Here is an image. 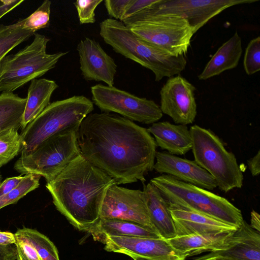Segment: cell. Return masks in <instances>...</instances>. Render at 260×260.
<instances>
[{
	"label": "cell",
	"mask_w": 260,
	"mask_h": 260,
	"mask_svg": "<svg viewBox=\"0 0 260 260\" xmlns=\"http://www.w3.org/2000/svg\"><path fill=\"white\" fill-rule=\"evenodd\" d=\"M195 87L180 75L169 78L160 90V109L177 124L192 123L197 114Z\"/></svg>",
	"instance_id": "12"
},
{
	"label": "cell",
	"mask_w": 260,
	"mask_h": 260,
	"mask_svg": "<svg viewBox=\"0 0 260 260\" xmlns=\"http://www.w3.org/2000/svg\"><path fill=\"white\" fill-rule=\"evenodd\" d=\"M156 6L122 22L140 40L173 56L186 55L194 35L191 26L179 15L156 11Z\"/></svg>",
	"instance_id": "5"
},
{
	"label": "cell",
	"mask_w": 260,
	"mask_h": 260,
	"mask_svg": "<svg viewBox=\"0 0 260 260\" xmlns=\"http://www.w3.org/2000/svg\"><path fill=\"white\" fill-rule=\"evenodd\" d=\"M108 252L149 260H185L187 255L174 249L167 240L141 237L109 236L102 242Z\"/></svg>",
	"instance_id": "13"
},
{
	"label": "cell",
	"mask_w": 260,
	"mask_h": 260,
	"mask_svg": "<svg viewBox=\"0 0 260 260\" xmlns=\"http://www.w3.org/2000/svg\"><path fill=\"white\" fill-rule=\"evenodd\" d=\"M250 226L257 232H260V215L254 210H252L250 213Z\"/></svg>",
	"instance_id": "41"
},
{
	"label": "cell",
	"mask_w": 260,
	"mask_h": 260,
	"mask_svg": "<svg viewBox=\"0 0 260 260\" xmlns=\"http://www.w3.org/2000/svg\"><path fill=\"white\" fill-rule=\"evenodd\" d=\"M51 2L46 0L31 15L24 18L23 27L35 33L49 26Z\"/></svg>",
	"instance_id": "30"
},
{
	"label": "cell",
	"mask_w": 260,
	"mask_h": 260,
	"mask_svg": "<svg viewBox=\"0 0 260 260\" xmlns=\"http://www.w3.org/2000/svg\"><path fill=\"white\" fill-rule=\"evenodd\" d=\"M100 35L116 52L151 71L156 82L179 75L186 68L184 56H173L140 40L119 20H104L100 24Z\"/></svg>",
	"instance_id": "3"
},
{
	"label": "cell",
	"mask_w": 260,
	"mask_h": 260,
	"mask_svg": "<svg viewBox=\"0 0 260 260\" xmlns=\"http://www.w3.org/2000/svg\"><path fill=\"white\" fill-rule=\"evenodd\" d=\"M189 131L194 161L212 176L218 188L226 193L241 188L244 177L236 157L225 149L219 137L196 124Z\"/></svg>",
	"instance_id": "7"
},
{
	"label": "cell",
	"mask_w": 260,
	"mask_h": 260,
	"mask_svg": "<svg viewBox=\"0 0 260 260\" xmlns=\"http://www.w3.org/2000/svg\"><path fill=\"white\" fill-rule=\"evenodd\" d=\"M58 87L53 80L35 79L28 89L21 129L35 119L49 104L51 95Z\"/></svg>",
	"instance_id": "24"
},
{
	"label": "cell",
	"mask_w": 260,
	"mask_h": 260,
	"mask_svg": "<svg viewBox=\"0 0 260 260\" xmlns=\"http://www.w3.org/2000/svg\"><path fill=\"white\" fill-rule=\"evenodd\" d=\"M242 53L241 37L236 31L212 56L199 75L205 80L237 67Z\"/></svg>",
	"instance_id": "21"
},
{
	"label": "cell",
	"mask_w": 260,
	"mask_h": 260,
	"mask_svg": "<svg viewBox=\"0 0 260 260\" xmlns=\"http://www.w3.org/2000/svg\"><path fill=\"white\" fill-rule=\"evenodd\" d=\"M41 177V176L34 174L25 175L23 180L16 187L0 197V209L17 203L27 193L38 188Z\"/></svg>",
	"instance_id": "29"
},
{
	"label": "cell",
	"mask_w": 260,
	"mask_h": 260,
	"mask_svg": "<svg viewBox=\"0 0 260 260\" xmlns=\"http://www.w3.org/2000/svg\"><path fill=\"white\" fill-rule=\"evenodd\" d=\"M153 170L183 182L207 189L217 187L212 176L194 160L182 158L167 152H156Z\"/></svg>",
	"instance_id": "16"
},
{
	"label": "cell",
	"mask_w": 260,
	"mask_h": 260,
	"mask_svg": "<svg viewBox=\"0 0 260 260\" xmlns=\"http://www.w3.org/2000/svg\"><path fill=\"white\" fill-rule=\"evenodd\" d=\"M243 66L246 73L251 75L260 70V37L251 40L245 49Z\"/></svg>",
	"instance_id": "31"
},
{
	"label": "cell",
	"mask_w": 260,
	"mask_h": 260,
	"mask_svg": "<svg viewBox=\"0 0 260 260\" xmlns=\"http://www.w3.org/2000/svg\"><path fill=\"white\" fill-rule=\"evenodd\" d=\"M80 154L116 184L144 182L153 170L156 144L144 127L115 114H88L78 131Z\"/></svg>",
	"instance_id": "1"
},
{
	"label": "cell",
	"mask_w": 260,
	"mask_h": 260,
	"mask_svg": "<svg viewBox=\"0 0 260 260\" xmlns=\"http://www.w3.org/2000/svg\"><path fill=\"white\" fill-rule=\"evenodd\" d=\"M147 129L154 136L156 146L170 154L182 155L192 149V138L186 125L156 122Z\"/></svg>",
	"instance_id": "18"
},
{
	"label": "cell",
	"mask_w": 260,
	"mask_h": 260,
	"mask_svg": "<svg viewBox=\"0 0 260 260\" xmlns=\"http://www.w3.org/2000/svg\"><path fill=\"white\" fill-rule=\"evenodd\" d=\"M130 0H105L104 3L110 17L122 22L126 8Z\"/></svg>",
	"instance_id": "34"
},
{
	"label": "cell",
	"mask_w": 260,
	"mask_h": 260,
	"mask_svg": "<svg viewBox=\"0 0 260 260\" xmlns=\"http://www.w3.org/2000/svg\"><path fill=\"white\" fill-rule=\"evenodd\" d=\"M134 260H149L146 258H141V257H132Z\"/></svg>",
	"instance_id": "43"
},
{
	"label": "cell",
	"mask_w": 260,
	"mask_h": 260,
	"mask_svg": "<svg viewBox=\"0 0 260 260\" xmlns=\"http://www.w3.org/2000/svg\"><path fill=\"white\" fill-rule=\"evenodd\" d=\"M79 125L58 133L41 142L31 152L21 155L14 169L21 175L37 174L53 180L80 154L78 143Z\"/></svg>",
	"instance_id": "9"
},
{
	"label": "cell",
	"mask_w": 260,
	"mask_h": 260,
	"mask_svg": "<svg viewBox=\"0 0 260 260\" xmlns=\"http://www.w3.org/2000/svg\"><path fill=\"white\" fill-rule=\"evenodd\" d=\"M248 168L252 176H257L260 173V151L247 160Z\"/></svg>",
	"instance_id": "38"
},
{
	"label": "cell",
	"mask_w": 260,
	"mask_h": 260,
	"mask_svg": "<svg viewBox=\"0 0 260 260\" xmlns=\"http://www.w3.org/2000/svg\"></svg>",
	"instance_id": "45"
},
{
	"label": "cell",
	"mask_w": 260,
	"mask_h": 260,
	"mask_svg": "<svg viewBox=\"0 0 260 260\" xmlns=\"http://www.w3.org/2000/svg\"><path fill=\"white\" fill-rule=\"evenodd\" d=\"M16 245L17 246L18 260H30L26 256L19 245H18L17 243H16Z\"/></svg>",
	"instance_id": "42"
},
{
	"label": "cell",
	"mask_w": 260,
	"mask_h": 260,
	"mask_svg": "<svg viewBox=\"0 0 260 260\" xmlns=\"http://www.w3.org/2000/svg\"><path fill=\"white\" fill-rule=\"evenodd\" d=\"M16 233L30 242L42 260H60L56 246L44 234L36 230L26 228L18 229Z\"/></svg>",
	"instance_id": "27"
},
{
	"label": "cell",
	"mask_w": 260,
	"mask_h": 260,
	"mask_svg": "<svg viewBox=\"0 0 260 260\" xmlns=\"http://www.w3.org/2000/svg\"><path fill=\"white\" fill-rule=\"evenodd\" d=\"M87 232L94 241L101 243L109 236L161 238L155 231L138 223L117 219H100Z\"/></svg>",
	"instance_id": "22"
},
{
	"label": "cell",
	"mask_w": 260,
	"mask_h": 260,
	"mask_svg": "<svg viewBox=\"0 0 260 260\" xmlns=\"http://www.w3.org/2000/svg\"><path fill=\"white\" fill-rule=\"evenodd\" d=\"M0 177H1V175H0ZM0 184H1V183H0Z\"/></svg>",
	"instance_id": "44"
},
{
	"label": "cell",
	"mask_w": 260,
	"mask_h": 260,
	"mask_svg": "<svg viewBox=\"0 0 260 260\" xmlns=\"http://www.w3.org/2000/svg\"><path fill=\"white\" fill-rule=\"evenodd\" d=\"M26 98L19 96L13 92L0 94V133L11 128H21Z\"/></svg>",
	"instance_id": "25"
},
{
	"label": "cell",
	"mask_w": 260,
	"mask_h": 260,
	"mask_svg": "<svg viewBox=\"0 0 260 260\" xmlns=\"http://www.w3.org/2000/svg\"><path fill=\"white\" fill-rule=\"evenodd\" d=\"M103 2V0H77L74 2L80 23H94L96 21L95 10Z\"/></svg>",
	"instance_id": "32"
},
{
	"label": "cell",
	"mask_w": 260,
	"mask_h": 260,
	"mask_svg": "<svg viewBox=\"0 0 260 260\" xmlns=\"http://www.w3.org/2000/svg\"><path fill=\"white\" fill-rule=\"evenodd\" d=\"M32 42L15 54L0 61V92H13L27 82L42 76L54 68L59 59L68 53L46 52L49 39L34 34Z\"/></svg>",
	"instance_id": "8"
},
{
	"label": "cell",
	"mask_w": 260,
	"mask_h": 260,
	"mask_svg": "<svg viewBox=\"0 0 260 260\" xmlns=\"http://www.w3.org/2000/svg\"><path fill=\"white\" fill-rule=\"evenodd\" d=\"M146 203L152 225L160 237L169 240L176 236L168 204L158 189L151 182L144 185Z\"/></svg>",
	"instance_id": "20"
},
{
	"label": "cell",
	"mask_w": 260,
	"mask_h": 260,
	"mask_svg": "<svg viewBox=\"0 0 260 260\" xmlns=\"http://www.w3.org/2000/svg\"><path fill=\"white\" fill-rule=\"evenodd\" d=\"M18 130L11 128L0 133V167L20 152L21 140Z\"/></svg>",
	"instance_id": "28"
},
{
	"label": "cell",
	"mask_w": 260,
	"mask_h": 260,
	"mask_svg": "<svg viewBox=\"0 0 260 260\" xmlns=\"http://www.w3.org/2000/svg\"><path fill=\"white\" fill-rule=\"evenodd\" d=\"M168 207L174 221L176 236L229 234L238 228L200 213Z\"/></svg>",
	"instance_id": "17"
},
{
	"label": "cell",
	"mask_w": 260,
	"mask_h": 260,
	"mask_svg": "<svg viewBox=\"0 0 260 260\" xmlns=\"http://www.w3.org/2000/svg\"><path fill=\"white\" fill-rule=\"evenodd\" d=\"M92 102L103 112H114L132 121L153 124L162 117L153 100L140 98L114 86L98 84L91 87Z\"/></svg>",
	"instance_id": "10"
},
{
	"label": "cell",
	"mask_w": 260,
	"mask_h": 260,
	"mask_svg": "<svg viewBox=\"0 0 260 260\" xmlns=\"http://www.w3.org/2000/svg\"><path fill=\"white\" fill-rule=\"evenodd\" d=\"M80 69L86 81H102L113 86L117 65L113 58L94 39L85 38L77 47Z\"/></svg>",
	"instance_id": "15"
},
{
	"label": "cell",
	"mask_w": 260,
	"mask_h": 260,
	"mask_svg": "<svg viewBox=\"0 0 260 260\" xmlns=\"http://www.w3.org/2000/svg\"><path fill=\"white\" fill-rule=\"evenodd\" d=\"M257 0H163L154 9L185 19L194 34L211 18L235 5L250 4Z\"/></svg>",
	"instance_id": "14"
},
{
	"label": "cell",
	"mask_w": 260,
	"mask_h": 260,
	"mask_svg": "<svg viewBox=\"0 0 260 260\" xmlns=\"http://www.w3.org/2000/svg\"><path fill=\"white\" fill-rule=\"evenodd\" d=\"M14 234L0 231V245L7 246L16 244Z\"/></svg>",
	"instance_id": "39"
},
{
	"label": "cell",
	"mask_w": 260,
	"mask_h": 260,
	"mask_svg": "<svg viewBox=\"0 0 260 260\" xmlns=\"http://www.w3.org/2000/svg\"><path fill=\"white\" fill-rule=\"evenodd\" d=\"M0 260H18V253L16 244L0 245Z\"/></svg>",
	"instance_id": "36"
},
{
	"label": "cell",
	"mask_w": 260,
	"mask_h": 260,
	"mask_svg": "<svg viewBox=\"0 0 260 260\" xmlns=\"http://www.w3.org/2000/svg\"><path fill=\"white\" fill-rule=\"evenodd\" d=\"M228 248L213 252L240 260H260V234L244 219L227 238Z\"/></svg>",
	"instance_id": "19"
},
{
	"label": "cell",
	"mask_w": 260,
	"mask_h": 260,
	"mask_svg": "<svg viewBox=\"0 0 260 260\" xmlns=\"http://www.w3.org/2000/svg\"><path fill=\"white\" fill-rule=\"evenodd\" d=\"M24 176H19L8 178L0 184V197L9 193L21 182Z\"/></svg>",
	"instance_id": "35"
},
{
	"label": "cell",
	"mask_w": 260,
	"mask_h": 260,
	"mask_svg": "<svg viewBox=\"0 0 260 260\" xmlns=\"http://www.w3.org/2000/svg\"><path fill=\"white\" fill-rule=\"evenodd\" d=\"M93 109V102L83 95H74L50 103L21 129V155L31 152L50 137L66 129L80 125Z\"/></svg>",
	"instance_id": "6"
},
{
	"label": "cell",
	"mask_w": 260,
	"mask_h": 260,
	"mask_svg": "<svg viewBox=\"0 0 260 260\" xmlns=\"http://www.w3.org/2000/svg\"><path fill=\"white\" fill-rule=\"evenodd\" d=\"M24 19L10 25H0V61L15 47L35 32L23 27Z\"/></svg>",
	"instance_id": "26"
},
{
	"label": "cell",
	"mask_w": 260,
	"mask_h": 260,
	"mask_svg": "<svg viewBox=\"0 0 260 260\" xmlns=\"http://www.w3.org/2000/svg\"><path fill=\"white\" fill-rule=\"evenodd\" d=\"M194 260H240L231 257L217 254L213 252L200 257L193 258Z\"/></svg>",
	"instance_id": "40"
},
{
	"label": "cell",
	"mask_w": 260,
	"mask_h": 260,
	"mask_svg": "<svg viewBox=\"0 0 260 260\" xmlns=\"http://www.w3.org/2000/svg\"><path fill=\"white\" fill-rule=\"evenodd\" d=\"M100 219H117L138 223L157 232L151 221L145 193L115 184L108 188L102 206Z\"/></svg>",
	"instance_id": "11"
},
{
	"label": "cell",
	"mask_w": 260,
	"mask_h": 260,
	"mask_svg": "<svg viewBox=\"0 0 260 260\" xmlns=\"http://www.w3.org/2000/svg\"><path fill=\"white\" fill-rule=\"evenodd\" d=\"M230 234L217 235L192 234L176 236L167 240L174 249L188 257L204 252L226 250L229 247L227 238Z\"/></svg>",
	"instance_id": "23"
},
{
	"label": "cell",
	"mask_w": 260,
	"mask_h": 260,
	"mask_svg": "<svg viewBox=\"0 0 260 260\" xmlns=\"http://www.w3.org/2000/svg\"><path fill=\"white\" fill-rule=\"evenodd\" d=\"M115 184L80 154L46 187L56 209L75 228L87 232L100 219L106 191Z\"/></svg>",
	"instance_id": "2"
},
{
	"label": "cell",
	"mask_w": 260,
	"mask_h": 260,
	"mask_svg": "<svg viewBox=\"0 0 260 260\" xmlns=\"http://www.w3.org/2000/svg\"><path fill=\"white\" fill-rule=\"evenodd\" d=\"M150 182L160 191L169 207L200 213L237 228L243 220L239 209L207 189L167 174L154 177Z\"/></svg>",
	"instance_id": "4"
},
{
	"label": "cell",
	"mask_w": 260,
	"mask_h": 260,
	"mask_svg": "<svg viewBox=\"0 0 260 260\" xmlns=\"http://www.w3.org/2000/svg\"><path fill=\"white\" fill-rule=\"evenodd\" d=\"M162 1V0H130L126 8L122 22L160 4Z\"/></svg>",
	"instance_id": "33"
},
{
	"label": "cell",
	"mask_w": 260,
	"mask_h": 260,
	"mask_svg": "<svg viewBox=\"0 0 260 260\" xmlns=\"http://www.w3.org/2000/svg\"><path fill=\"white\" fill-rule=\"evenodd\" d=\"M23 2V0H0V18Z\"/></svg>",
	"instance_id": "37"
}]
</instances>
